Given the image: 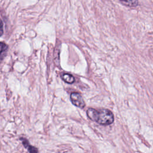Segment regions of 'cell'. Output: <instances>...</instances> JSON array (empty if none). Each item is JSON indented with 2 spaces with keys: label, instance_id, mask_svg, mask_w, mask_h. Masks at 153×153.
I'll return each instance as SVG.
<instances>
[{
  "label": "cell",
  "instance_id": "obj_6",
  "mask_svg": "<svg viewBox=\"0 0 153 153\" xmlns=\"http://www.w3.org/2000/svg\"><path fill=\"white\" fill-rule=\"evenodd\" d=\"M121 2H122L124 4L130 6H133L136 5L137 4V0H120Z\"/></svg>",
  "mask_w": 153,
  "mask_h": 153
},
{
  "label": "cell",
  "instance_id": "obj_4",
  "mask_svg": "<svg viewBox=\"0 0 153 153\" xmlns=\"http://www.w3.org/2000/svg\"><path fill=\"white\" fill-rule=\"evenodd\" d=\"M61 77L65 82L68 84H72L75 81L74 77L69 74H64L62 75Z\"/></svg>",
  "mask_w": 153,
  "mask_h": 153
},
{
  "label": "cell",
  "instance_id": "obj_5",
  "mask_svg": "<svg viewBox=\"0 0 153 153\" xmlns=\"http://www.w3.org/2000/svg\"><path fill=\"white\" fill-rule=\"evenodd\" d=\"M7 48H8V47L5 44H4L3 42L1 43V60L3 59L4 56H5V54L7 50Z\"/></svg>",
  "mask_w": 153,
  "mask_h": 153
},
{
  "label": "cell",
  "instance_id": "obj_2",
  "mask_svg": "<svg viewBox=\"0 0 153 153\" xmlns=\"http://www.w3.org/2000/svg\"><path fill=\"white\" fill-rule=\"evenodd\" d=\"M71 100L73 105L75 106L82 108L85 106V104L82 96L77 92H73L71 94L70 96Z\"/></svg>",
  "mask_w": 153,
  "mask_h": 153
},
{
  "label": "cell",
  "instance_id": "obj_3",
  "mask_svg": "<svg viewBox=\"0 0 153 153\" xmlns=\"http://www.w3.org/2000/svg\"><path fill=\"white\" fill-rule=\"evenodd\" d=\"M22 143L23 144V145L25 146V148H26L28 149V151L30 153H37L38 152V149L36 148L31 146L29 142H27V140L25 139H22Z\"/></svg>",
  "mask_w": 153,
  "mask_h": 153
},
{
  "label": "cell",
  "instance_id": "obj_7",
  "mask_svg": "<svg viewBox=\"0 0 153 153\" xmlns=\"http://www.w3.org/2000/svg\"><path fill=\"white\" fill-rule=\"evenodd\" d=\"M2 34V23L1 22V35Z\"/></svg>",
  "mask_w": 153,
  "mask_h": 153
},
{
  "label": "cell",
  "instance_id": "obj_1",
  "mask_svg": "<svg viewBox=\"0 0 153 153\" xmlns=\"http://www.w3.org/2000/svg\"><path fill=\"white\" fill-rule=\"evenodd\" d=\"M87 115L90 120L101 125H109L114 120V114L108 109L97 110L89 108L87 111Z\"/></svg>",
  "mask_w": 153,
  "mask_h": 153
}]
</instances>
